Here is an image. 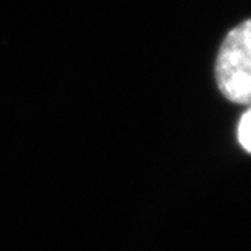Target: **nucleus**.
Here are the masks:
<instances>
[{"mask_svg": "<svg viewBox=\"0 0 251 251\" xmlns=\"http://www.w3.org/2000/svg\"><path fill=\"white\" fill-rule=\"evenodd\" d=\"M237 137L243 148L251 153V108L243 115L239 122Z\"/></svg>", "mask_w": 251, "mask_h": 251, "instance_id": "nucleus-2", "label": "nucleus"}, {"mask_svg": "<svg viewBox=\"0 0 251 251\" xmlns=\"http://www.w3.org/2000/svg\"><path fill=\"white\" fill-rule=\"evenodd\" d=\"M218 87L229 100L251 105V18L224 39L215 64Z\"/></svg>", "mask_w": 251, "mask_h": 251, "instance_id": "nucleus-1", "label": "nucleus"}]
</instances>
